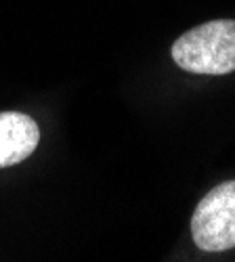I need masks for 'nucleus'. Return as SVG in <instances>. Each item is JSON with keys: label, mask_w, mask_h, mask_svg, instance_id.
Wrapping results in <instances>:
<instances>
[{"label": "nucleus", "mask_w": 235, "mask_h": 262, "mask_svg": "<svg viewBox=\"0 0 235 262\" xmlns=\"http://www.w3.org/2000/svg\"><path fill=\"white\" fill-rule=\"evenodd\" d=\"M173 59L189 74L225 76L235 72V21L217 19L185 32L173 45Z\"/></svg>", "instance_id": "f257e3e1"}, {"label": "nucleus", "mask_w": 235, "mask_h": 262, "mask_svg": "<svg viewBox=\"0 0 235 262\" xmlns=\"http://www.w3.org/2000/svg\"><path fill=\"white\" fill-rule=\"evenodd\" d=\"M191 235L204 252L235 248V181L221 183L204 195L191 218Z\"/></svg>", "instance_id": "f03ea898"}, {"label": "nucleus", "mask_w": 235, "mask_h": 262, "mask_svg": "<svg viewBox=\"0 0 235 262\" xmlns=\"http://www.w3.org/2000/svg\"><path fill=\"white\" fill-rule=\"evenodd\" d=\"M40 143L34 118L21 112H0V168L26 162Z\"/></svg>", "instance_id": "7ed1b4c3"}]
</instances>
